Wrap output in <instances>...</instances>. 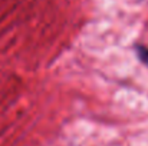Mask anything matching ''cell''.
Returning a JSON list of instances; mask_svg holds the SVG:
<instances>
[{
	"mask_svg": "<svg viewBox=\"0 0 148 146\" xmlns=\"http://www.w3.org/2000/svg\"><path fill=\"white\" fill-rule=\"evenodd\" d=\"M138 54H140L141 60H144L145 63H148V49L147 48L140 46V48H138Z\"/></svg>",
	"mask_w": 148,
	"mask_h": 146,
	"instance_id": "cell-1",
	"label": "cell"
}]
</instances>
